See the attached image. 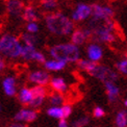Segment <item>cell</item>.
Listing matches in <instances>:
<instances>
[{
	"mask_svg": "<svg viewBox=\"0 0 127 127\" xmlns=\"http://www.w3.org/2000/svg\"><path fill=\"white\" fill-rule=\"evenodd\" d=\"M62 110H63V117H64L63 119H67L72 114V107L70 105H64L62 107Z\"/></svg>",
	"mask_w": 127,
	"mask_h": 127,
	"instance_id": "30",
	"label": "cell"
},
{
	"mask_svg": "<svg viewBox=\"0 0 127 127\" xmlns=\"http://www.w3.org/2000/svg\"><path fill=\"white\" fill-rule=\"evenodd\" d=\"M6 7L12 15H20L25 9L23 3L19 0H8L6 3Z\"/></svg>",
	"mask_w": 127,
	"mask_h": 127,
	"instance_id": "11",
	"label": "cell"
},
{
	"mask_svg": "<svg viewBox=\"0 0 127 127\" xmlns=\"http://www.w3.org/2000/svg\"><path fill=\"white\" fill-rule=\"evenodd\" d=\"M59 127H69V126H68V123H67V121H66V119H61L60 123H59Z\"/></svg>",
	"mask_w": 127,
	"mask_h": 127,
	"instance_id": "33",
	"label": "cell"
},
{
	"mask_svg": "<svg viewBox=\"0 0 127 127\" xmlns=\"http://www.w3.org/2000/svg\"><path fill=\"white\" fill-rule=\"evenodd\" d=\"M27 30L29 31V32H31V33H35L36 31H38V25H36V23H34V22L28 23Z\"/></svg>",
	"mask_w": 127,
	"mask_h": 127,
	"instance_id": "31",
	"label": "cell"
},
{
	"mask_svg": "<svg viewBox=\"0 0 127 127\" xmlns=\"http://www.w3.org/2000/svg\"><path fill=\"white\" fill-rule=\"evenodd\" d=\"M116 68L118 69V71L122 74H127V59L119 61L116 64Z\"/></svg>",
	"mask_w": 127,
	"mask_h": 127,
	"instance_id": "26",
	"label": "cell"
},
{
	"mask_svg": "<svg viewBox=\"0 0 127 127\" xmlns=\"http://www.w3.org/2000/svg\"><path fill=\"white\" fill-rule=\"evenodd\" d=\"M10 127H25V126L20 125V124H13V125H10Z\"/></svg>",
	"mask_w": 127,
	"mask_h": 127,
	"instance_id": "35",
	"label": "cell"
},
{
	"mask_svg": "<svg viewBox=\"0 0 127 127\" xmlns=\"http://www.w3.org/2000/svg\"><path fill=\"white\" fill-rule=\"evenodd\" d=\"M126 59H127V57H126Z\"/></svg>",
	"mask_w": 127,
	"mask_h": 127,
	"instance_id": "37",
	"label": "cell"
},
{
	"mask_svg": "<svg viewBox=\"0 0 127 127\" xmlns=\"http://www.w3.org/2000/svg\"><path fill=\"white\" fill-rule=\"evenodd\" d=\"M96 66H97V64L94 62H91V61H87V60H79L78 61V67L82 69V70L87 71L88 73L92 72Z\"/></svg>",
	"mask_w": 127,
	"mask_h": 127,
	"instance_id": "19",
	"label": "cell"
},
{
	"mask_svg": "<svg viewBox=\"0 0 127 127\" xmlns=\"http://www.w3.org/2000/svg\"><path fill=\"white\" fill-rule=\"evenodd\" d=\"M23 18L26 21H28L29 23L34 22V21L38 19V15H36V12H35L34 7L26 6L25 9H24V12H23Z\"/></svg>",
	"mask_w": 127,
	"mask_h": 127,
	"instance_id": "17",
	"label": "cell"
},
{
	"mask_svg": "<svg viewBox=\"0 0 127 127\" xmlns=\"http://www.w3.org/2000/svg\"><path fill=\"white\" fill-rule=\"evenodd\" d=\"M92 34L91 29H76L73 31L71 36V42L74 45H81L87 41V39Z\"/></svg>",
	"mask_w": 127,
	"mask_h": 127,
	"instance_id": "7",
	"label": "cell"
},
{
	"mask_svg": "<svg viewBox=\"0 0 127 127\" xmlns=\"http://www.w3.org/2000/svg\"><path fill=\"white\" fill-rule=\"evenodd\" d=\"M3 90L6 95L8 96H14L16 94V89H15V79L13 77H7L3 80Z\"/></svg>",
	"mask_w": 127,
	"mask_h": 127,
	"instance_id": "13",
	"label": "cell"
},
{
	"mask_svg": "<svg viewBox=\"0 0 127 127\" xmlns=\"http://www.w3.org/2000/svg\"><path fill=\"white\" fill-rule=\"evenodd\" d=\"M92 14V6L80 3L76 6V9L72 14V19L74 21H81L87 19Z\"/></svg>",
	"mask_w": 127,
	"mask_h": 127,
	"instance_id": "6",
	"label": "cell"
},
{
	"mask_svg": "<svg viewBox=\"0 0 127 127\" xmlns=\"http://www.w3.org/2000/svg\"><path fill=\"white\" fill-rule=\"evenodd\" d=\"M92 15H93V20L105 21V20H108L113 17L114 10L109 6H103V5L94 4L92 6Z\"/></svg>",
	"mask_w": 127,
	"mask_h": 127,
	"instance_id": "5",
	"label": "cell"
},
{
	"mask_svg": "<svg viewBox=\"0 0 127 127\" xmlns=\"http://www.w3.org/2000/svg\"><path fill=\"white\" fill-rule=\"evenodd\" d=\"M33 60L36 61V62H39V63H44L45 62V56L42 53H40V52L35 51V53L33 55Z\"/></svg>",
	"mask_w": 127,
	"mask_h": 127,
	"instance_id": "32",
	"label": "cell"
},
{
	"mask_svg": "<svg viewBox=\"0 0 127 127\" xmlns=\"http://www.w3.org/2000/svg\"><path fill=\"white\" fill-rule=\"evenodd\" d=\"M29 80L31 82L38 83L39 86H45L49 82V75L48 73H46L44 71H35L29 74Z\"/></svg>",
	"mask_w": 127,
	"mask_h": 127,
	"instance_id": "9",
	"label": "cell"
},
{
	"mask_svg": "<svg viewBox=\"0 0 127 127\" xmlns=\"http://www.w3.org/2000/svg\"><path fill=\"white\" fill-rule=\"evenodd\" d=\"M43 101H44V97H33L29 105L31 107H39L43 103Z\"/></svg>",
	"mask_w": 127,
	"mask_h": 127,
	"instance_id": "28",
	"label": "cell"
},
{
	"mask_svg": "<svg viewBox=\"0 0 127 127\" xmlns=\"http://www.w3.org/2000/svg\"><path fill=\"white\" fill-rule=\"evenodd\" d=\"M35 53V50H34V47L33 46H28V45H25L22 49V54L21 56L25 60H33V55Z\"/></svg>",
	"mask_w": 127,
	"mask_h": 127,
	"instance_id": "20",
	"label": "cell"
},
{
	"mask_svg": "<svg viewBox=\"0 0 127 127\" xmlns=\"http://www.w3.org/2000/svg\"><path fill=\"white\" fill-rule=\"evenodd\" d=\"M64 101V98L61 94L59 93H55V94H52L50 96V103L52 105H55V106H57V105L62 104Z\"/></svg>",
	"mask_w": 127,
	"mask_h": 127,
	"instance_id": "24",
	"label": "cell"
},
{
	"mask_svg": "<svg viewBox=\"0 0 127 127\" xmlns=\"http://www.w3.org/2000/svg\"><path fill=\"white\" fill-rule=\"evenodd\" d=\"M124 105H125V106L127 107V99H126V100H125V101H124Z\"/></svg>",
	"mask_w": 127,
	"mask_h": 127,
	"instance_id": "36",
	"label": "cell"
},
{
	"mask_svg": "<svg viewBox=\"0 0 127 127\" xmlns=\"http://www.w3.org/2000/svg\"><path fill=\"white\" fill-rule=\"evenodd\" d=\"M50 84H51V87L53 88L56 92L63 93V92H66V90H67V84H66L65 80H64L63 78H60V77L51 79Z\"/></svg>",
	"mask_w": 127,
	"mask_h": 127,
	"instance_id": "14",
	"label": "cell"
},
{
	"mask_svg": "<svg viewBox=\"0 0 127 127\" xmlns=\"http://www.w3.org/2000/svg\"><path fill=\"white\" fill-rule=\"evenodd\" d=\"M104 87H105V90H106L108 101L112 102V103L116 102L117 101V99H118V97H119V94H120L119 88L116 86L115 82H112V81L104 82Z\"/></svg>",
	"mask_w": 127,
	"mask_h": 127,
	"instance_id": "10",
	"label": "cell"
},
{
	"mask_svg": "<svg viewBox=\"0 0 127 127\" xmlns=\"http://www.w3.org/2000/svg\"><path fill=\"white\" fill-rule=\"evenodd\" d=\"M15 119L17 121H27L32 122L36 119V113L29 109H21L20 112L15 116Z\"/></svg>",
	"mask_w": 127,
	"mask_h": 127,
	"instance_id": "12",
	"label": "cell"
},
{
	"mask_svg": "<svg viewBox=\"0 0 127 127\" xmlns=\"http://www.w3.org/2000/svg\"><path fill=\"white\" fill-rule=\"evenodd\" d=\"M42 5L47 8V9H51V8H54L56 6V0H42L41 1Z\"/></svg>",
	"mask_w": 127,
	"mask_h": 127,
	"instance_id": "27",
	"label": "cell"
},
{
	"mask_svg": "<svg viewBox=\"0 0 127 127\" xmlns=\"http://www.w3.org/2000/svg\"><path fill=\"white\" fill-rule=\"evenodd\" d=\"M66 62H63V61H49V62H46L45 63V67L46 69L51 71H60L62 69H64L66 67Z\"/></svg>",
	"mask_w": 127,
	"mask_h": 127,
	"instance_id": "15",
	"label": "cell"
},
{
	"mask_svg": "<svg viewBox=\"0 0 127 127\" xmlns=\"http://www.w3.org/2000/svg\"><path fill=\"white\" fill-rule=\"evenodd\" d=\"M90 75H92L94 77L98 78L99 80H102L104 82L106 81H112V82H115L116 80L118 79V75L117 73L112 71L110 69L104 67V66H100V65H97L95 67V69L89 73Z\"/></svg>",
	"mask_w": 127,
	"mask_h": 127,
	"instance_id": "4",
	"label": "cell"
},
{
	"mask_svg": "<svg viewBox=\"0 0 127 127\" xmlns=\"http://www.w3.org/2000/svg\"><path fill=\"white\" fill-rule=\"evenodd\" d=\"M33 96H32V93H31V90H28V89H22L19 93V100L23 104H29L32 100Z\"/></svg>",
	"mask_w": 127,
	"mask_h": 127,
	"instance_id": "16",
	"label": "cell"
},
{
	"mask_svg": "<svg viewBox=\"0 0 127 127\" xmlns=\"http://www.w3.org/2000/svg\"><path fill=\"white\" fill-rule=\"evenodd\" d=\"M89 121H90L89 117H81L74 121L72 123V127H84L89 124Z\"/></svg>",
	"mask_w": 127,
	"mask_h": 127,
	"instance_id": "25",
	"label": "cell"
},
{
	"mask_svg": "<svg viewBox=\"0 0 127 127\" xmlns=\"http://www.w3.org/2000/svg\"><path fill=\"white\" fill-rule=\"evenodd\" d=\"M31 93H32L33 97H45L46 90L42 86H36L31 89Z\"/></svg>",
	"mask_w": 127,
	"mask_h": 127,
	"instance_id": "23",
	"label": "cell"
},
{
	"mask_svg": "<svg viewBox=\"0 0 127 127\" xmlns=\"http://www.w3.org/2000/svg\"><path fill=\"white\" fill-rule=\"evenodd\" d=\"M105 115V112H104V109L102 107H100V106H96L94 108L93 110V116L95 118H102L103 116Z\"/></svg>",
	"mask_w": 127,
	"mask_h": 127,
	"instance_id": "29",
	"label": "cell"
},
{
	"mask_svg": "<svg viewBox=\"0 0 127 127\" xmlns=\"http://www.w3.org/2000/svg\"><path fill=\"white\" fill-rule=\"evenodd\" d=\"M87 54L89 57V61L96 63L101 60V57L103 55L102 48L97 44H91L87 48Z\"/></svg>",
	"mask_w": 127,
	"mask_h": 127,
	"instance_id": "8",
	"label": "cell"
},
{
	"mask_svg": "<svg viewBox=\"0 0 127 127\" xmlns=\"http://www.w3.org/2000/svg\"><path fill=\"white\" fill-rule=\"evenodd\" d=\"M3 68H4V61H3L2 57L0 56V71H2Z\"/></svg>",
	"mask_w": 127,
	"mask_h": 127,
	"instance_id": "34",
	"label": "cell"
},
{
	"mask_svg": "<svg viewBox=\"0 0 127 127\" xmlns=\"http://www.w3.org/2000/svg\"><path fill=\"white\" fill-rule=\"evenodd\" d=\"M115 123L117 127H127V112L126 110H120L116 116Z\"/></svg>",
	"mask_w": 127,
	"mask_h": 127,
	"instance_id": "18",
	"label": "cell"
},
{
	"mask_svg": "<svg viewBox=\"0 0 127 127\" xmlns=\"http://www.w3.org/2000/svg\"><path fill=\"white\" fill-rule=\"evenodd\" d=\"M22 40L24 41L25 45H28V46H33L36 43V38L33 34H29V33H25L22 34Z\"/></svg>",
	"mask_w": 127,
	"mask_h": 127,
	"instance_id": "22",
	"label": "cell"
},
{
	"mask_svg": "<svg viewBox=\"0 0 127 127\" xmlns=\"http://www.w3.org/2000/svg\"><path fill=\"white\" fill-rule=\"evenodd\" d=\"M50 54L56 61L63 62H78L79 61V49L74 44H60L50 48Z\"/></svg>",
	"mask_w": 127,
	"mask_h": 127,
	"instance_id": "2",
	"label": "cell"
},
{
	"mask_svg": "<svg viewBox=\"0 0 127 127\" xmlns=\"http://www.w3.org/2000/svg\"><path fill=\"white\" fill-rule=\"evenodd\" d=\"M48 29L55 34L67 35L73 30L72 21L62 14H51L46 17Z\"/></svg>",
	"mask_w": 127,
	"mask_h": 127,
	"instance_id": "1",
	"label": "cell"
},
{
	"mask_svg": "<svg viewBox=\"0 0 127 127\" xmlns=\"http://www.w3.org/2000/svg\"><path fill=\"white\" fill-rule=\"evenodd\" d=\"M23 47L20 45L17 38L13 35H3L0 40V52L9 57H17L22 54Z\"/></svg>",
	"mask_w": 127,
	"mask_h": 127,
	"instance_id": "3",
	"label": "cell"
},
{
	"mask_svg": "<svg viewBox=\"0 0 127 127\" xmlns=\"http://www.w3.org/2000/svg\"><path fill=\"white\" fill-rule=\"evenodd\" d=\"M47 114H48L50 117H53V118H56V119H63V110L61 107H57V106H54V107H51L47 110Z\"/></svg>",
	"mask_w": 127,
	"mask_h": 127,
	"instance_id": "21",
	"label": "cell"
}]
</instances>
